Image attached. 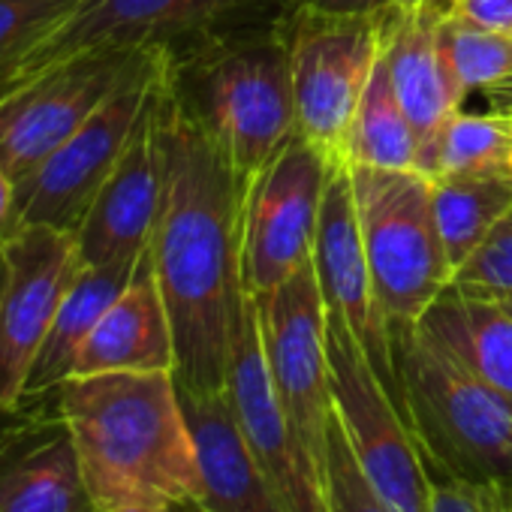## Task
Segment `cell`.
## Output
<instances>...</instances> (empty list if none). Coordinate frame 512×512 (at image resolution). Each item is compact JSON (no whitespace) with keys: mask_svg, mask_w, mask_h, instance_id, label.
<instances>
[{"mask_svg":"<svg viewBox=\"0 0 512 512\" xmlns=\"http://www.w3.org/2000/svg\"><path fill=\"white\" fill-rule=\"evenodd\" d=\"M509 172H512V115H509Z\"/></svg>","mask_w":512,"mask_h":512,"instance_id":"cell-38","label":"cell"},{"mask_svg":"<svg viewBox=\"0 0 512 512\" xmlns=\"http://www.w3.org/2000/svg\"><path fill=\"white\" fill-rule=\"evenodd\" d=\"M163 64L166 52H148L124 85L61 148H55L34 175L16 184V226L79 232L133 136Z\"/></svg>","mask_w":512,"mask_h":512,"instance_id":"cell-10","label":"cell"},{"mask_svg":"<svg viewBox=\"0 0 512 512\" xmlns=\"http://www.w3.org/2000/svg\"><path fill=\"white\" fill-rule=\"evenodd\" d=\"M329 494H332V506L335 512H392L368 485L335 410L332 419V431H329Z\"/></svg>","mask_w":512,"mask_h":512,"instance_id":"cell-29","label":"cell"},{"mask_svg":"<svg viewBox=\"0 0 512 512\" xmlns=\"http://www.w3.org/2000/svg\"><path fill=\"white\" fill-rule=\"evenodd\" d=\"M115 512H193V506H121Z\"/></svg>","mask_w":512,"mask_h":512,"instance_id":"cell-36","label":"cell"},{"mask_svg":"<svg viewBox=\"0 0 512 512\" xmlns=\"http://www.w3.org/2000/svg\"><path fill=\"white\" fill-rule=\"evenodd\" d=\"M0 250L7 263L0 293V410L16 413L82 260L76 232L55 226H16Z\"/></svg>","mask_w":512,"mask_h":512,"instance_id":"cell-14","label":"cell"},{"mask_svg":"<svg viewBox=\"0 0 512 512\" xmlns=\"http://www.w3.org/2000/svg\"><path fill=\"white\" fill-rule=\"evenodd\" d=\"M163 196L148 244L175 338L181 395L226 392L232 305L241 293V184L220 145L160 82Z\"/></svg>","mask_w":512,"mask_h":512,"instance_id":"cell-1","label":"cell"},{"mask_svg":"<svg viewBox=\"0 0 512 512\" xmlns=\"http://www.w3.org/2000/svg\"><path fill=\"white\" fill-rule=\"evenodd\" d=\"M7 284V263H4V250H0V293H4Z\"/></svg>","mask_w":512,"mask_h":512,"instance_id":"cell-37","label":"cell"},{"mask_svg":"<svg viewBox=\"0 0 512 512\" xmlns=\"http://www.w3.org/2000/svg\"><path fill=\"white\" fill-rule=\"evenodd\" d=\"M55 395L100 512L199 503L196 440L172 371L70 377Z\"/></svg>","mask_w":512,"mask_h":512,"instance_id":"cell-2","label":"cell"},{"mask_svg":"<svg viewBox=\"0 0 512 512\" xmlns=\"http://www.w3.org/2000/svg\"><path fill=\"white\" fill-rule=\"evenodd\" d=\"M299 0H79L73 16L43 40L0 94L85 52L184 55L226 34L290 22Z\"/></svg>","mask_w":512,"mask_h":512,"instance_id":"cell-5","label":"cell"},{"mask_svg":"<svg viewBox=\"0 0 512 512\" xmlns=\"http://www.w3.org/2000/svg\"><path fill=\"white\" fill-rule=\"evenodd\" d=\"M16 229V181L0 163V244Z\"/></svg>","mask_w":512,"mask_h":512,"instance_id":"cell-33","label":"cell"},{"mask_svg":"<svg viewBox=\"0 0 512 512\" xmlns=\"http://www.w3.org/2000/svg\"><path fill=\"white\" fill-rule=\"evenodd\" d=\"M452 13L485 31L512 34V0H458Z\"/></svg>","mask_w":512,"mask_h":512,"instance_id":"cell-31","label":"cell"},{"mask_svg":"<svg viewBox=\"0 0 512 512\" xmlns=\"http://www.w3.org/2000/svg\"><path fill=\"white\" fill-rule=\"evenodd\" d=\"M482 94H485V100H488L491 112H497V115H506V118L512 115V73H509L506 79L494 82L491 88H485Z\"/></svg>","mask_w":512,"mask_h":512,"instance_id":"cell-34","label":"cell"},{"mask_svg":"<svg viewBox=\"0 0 512 512\" xmlns=\"http://www.w3.org/2000/svg\"><path fill=\"white\" fill-rule=\"evenodd\" d=\"M311 260H314L317 281L326 299V311L347 320L368 362L374 365L377 377L401 404L389 320L383 314V305L377 299L374 278L368 269L365 241H362L359 214H356V196H353V178H350L347 163L335 166L326 184Z\"/></svg>","mask_w":512,"mask_h":512,"instance_id":"cell-15","label":"cell"},{"mask_svg":"<svg viewBox=\"0 0 512 512\" xmlns=\"http://www.w3.org/2000/svg\"><path fill=\"white\" fill-rule=\"evenodd\" d=\"M193 512H202V509H199V506H193Z\"/></svg>","mask_w":512,"mask_h":512,"instance_id":"cell-40","label":"cell"},{"mask_svg":"<svg viewBox=\"0 0 512 512\" xmlns=\"http://www.w3.org/2000/svg\"><path fill=\"white\" fill-rule=\"evenodd\" d=\"M148 58V52H85L0 100V163L19 184L61 148Z\"/></svg>","mask_w":512,"mask_h":512,"instance_id":"cell-13","label":"cell"},{"mask_svg":"<svg viewBox=\"0 0 512 512\" xmlns=\"http://www.w3.org/2000/svg\"><path fill=\"white\" fill-rule=\"evenodd\" d=\"M422 175H488L509 172V118L497 112H455L431 145L422 148Z\"/></svg>","mask_w":512,"mask_h":512,"instance_id":"cell-25","label":"cell"},{"mask_svg":"<svg viewBox=\"0 0 512 512\" xmlns=\"http://www.w3.org/2000/svg\"><path fill=\"white\" fill-rule=\"evenodd\" d=\"M440 22L443 19L437 16L395 7L383 37V61L389 67L392 88L419 136V154L464 103L440 46Z\"/></svg>","mask_w":512,"mask_h":512,"instance_id":"cell-19","label":"cell"},{"mask_svg":"<svg viewBox=\"0 0 512 512\" xmlns=\"http://www.w3.org/2000/svg\"><path fill=\"white\" fill-rule=\"evenodd\" d=\"M344 160L350 166H368V169H416L419 166V136L392 88L383 52L359 100V109L347 136Z\"/></svg>","mask_w":512,"mask_h":512,"instance_id":"cell-24","label":"cell"},{"mask_svg":"<svg viewBox=\"0 0 512 512\" xmlns=\"http://www.w3.org/2000/svg\"><path fill=\"white\" fill-rule=\"evenodd\" d=\"M419 326L512 404V311L500 299L449 287L425 311Z\"/></svg>","mask_w":512,"mask_h":512,"instance_id":"cell-21","label":"cell"},{"mask_svg":"<svg viewBox=\"0 0 512 512\" xmlns=\"http://www.w3.org/2000/svg\"><path fill=\"white\" fill-rule=\"evenodd\" d=\"M389 335L401 410L431 476L512 491V404L419 323Z\"/></svg>","mask_w":512,"mask_h":512,"instance_id":"cell-4","label":"cell"},{"mask_svg":"<svg viewBox=\"0 0 512 512\" xmlns=\"http://www.w3.org/2000/svg\"><path fill=\"white\" fill-rule=\"evenodd\" d=\"M389 13L347 19L296 13L293 19L290 64L296 130L335 163H347V136L380 61Z\"/></svg>","mask_w":512,"mask_h":512,"instance_id":"cell-11","label":"cell"},{"mask_svg":"<svg viewBox=\"0 0 512 512\" xmlns=\"http://www.w3.org/2000/svg\"><path fill=\"white\" fill-rule=\"evenodd\" d=\"M79 7V0H0V94L31 58Z\"/></svg>","mask_w":512,"mask_h":512,"instance_id":"cell-27","label":"cell"},{"mask_svg":"<svg viewBox=\"0 0 512 512\" xmlns=\"http://www.w3.org/2000/svg\"><path fill=\"white\" fill-rule=\"evenodd\" d=\"M115 371H175L172 323L148 250L142 253L127 290L100 317L73 365V377Z\"/></svg>","mask_w":512,"mask_h":512,"instance_id":"cell-18","label":"cell"},{"mask_svg":"<svg viewBox=\"0 0 512 512\" xmlns=\"http://www.w3.org/2000/svg\"><path fill=\"white\" fill-rule=\"evenodd\" d=\"M350 178L383 314L389 326H413L452 287L434 217V181L416 169L368 166H350Z\"/></svg>","mask_w":512,"mask_h":512,"instance_id":"cell-6","label":"cell"},{"mask_svg":"<svg viewBox=\"0 0 512 512\" xmlns=\"http://www.w3.org/2000/svg\"><path fill=\"white\" fill-rule=\"evenodd\" d=\"M452 287L470 296L512 299V208L452 275Z\"/></svg>","mask_w":512,"mask_h":512,"instance_id":"cell-28","label":"cell"},{"mask_svg":"<svg viewBox=\"0 0 512 512\" xmlns=\"http://www.w3.org/2000/svg\"><path fill=\"white\" fill-rule=\"evenodd\" d=\"M290 31L293 19L166 55L169 91L220 145L241 190L296 136Z\"/></svg>","mask_w":512,"mask_h":512,"instance_id":"cell-3","label":"cell"},{"mask_svg":"<svg viewBox=\"0 0 512 512\" xmlns=\"http://www.w3.org/2000/svg\"><path fill=\"white\" fill-rule=\"evenodd\" d=\"M500 302H503V305H506V308L512 311V299H500Z\"/></svg>","mask_w":512,"mask_h":512,"instance_id":"cell-39","label":"cell"},{"mask_svg":"<svg viewBox=\"0 0 512 512\" xmlns=\"http://www.w3.org/2000/svg\"><path fill=\"white\" fill-rule=\"evenodd\" d=\"M166 70V64H163ZM139 115V124L100 187L88 217L82 220L76 241L82 266H118L139 263L151 244L160 196H163V142H160V82Z\"/></svg>","mask_w":512,"mask_h":512,"instance_id":"cell-16","label":"cell"},{"mask_svg":"<svg viewBox=\"0 0 512 512\" xmlns=\"http://www.w3.org/2000/svg\"><path fill=\"white\" fill-rule=\"evenodd\" d=\"M440 46L464 100L512 73V34L485 31L449 13L440 22Z\"/></svg>","mask_w":512,"mask_h":512,"instance_id":"cell-26","label":"cell"},{"mask_svg":"<svg viewBox=\"0 0 512 512\" xmlns=\"http://www.w3.org/2000/svg\"><path fill=\"white\" fill-rule=\"evenodd\" d=\"M329 154L296 136L260 169L241 193V284L263 299L311 263L326 184L335 172Z\"/></svg>","mask_w":512,"mask_h":512,"instance_id":"cell-8","label":"cell"},{"mask_svg":"<svg viewBox=\"0 0 512 512\" xmlns=\"http://www.w3.org/2000/svg\"><path fill=\"white\" fill-rule=\"evenodd\" d=\"M226 401L256 470L281 506L287 512H335L329 473L311 458L284 413L263 350L260 308L244 287L232 305Z\"/></svg>","mask_w":512,"mask_h":512,"instance_id":"cell-7","label":"cell"},{"mask_svg":"<svg viewBox=\"0 0 512 512\" xmlns=\"http://www.w3.org/2000/svg\"><path fill=\"white\" fill-rule=\"evenodd\" d=\"M329 362L344 437L374 494L392 512H431L434 476L419 452L407 416L377 377L347 320L332 311Z\"/></svg>","mask_w":512,"mask_h":512,"instance_id":"cell-9","label":"cell"},{"mask_svg":"<svg viewBox=\"0 0 512 512\" xmlns=\"http://www.w3.org/2000/svg\"><path fill=\"white\" fill-rule=\"evenodd\" d=\"M458 0H398V10H407V13H428V16H437V19H446L452 10H455Z\"/></svg>","mask_w":512,"mask_h":512,"instance_id":"cell-35","label":"cell"},{"mask_svg":"<svg viewBox=\"0 0 512 512\" xmlns=\"http://www.w3.org/2000/svg\"><path fill=\"white\" fill-rule=\"evenodd\" d=\"M431 512H512V491L482 482L434 476Z\"/></svg>","mask_w":512,"mask_h":512,"instance_id":"cell-30","label":"cell"},{"mask_svg":"<svg viewBox=\"0 0 512 512\" xmlns=\"http://www.w3.org/2000/svg\"><path fill=\"white\" fill-rule=\"evenodd\" d=\"M398 0H299V13L314 16H386Z\"/></svg>","mask_w":512,"mask_h":512,"instance_id":"cell-32","label":"cell"},{"mask_svg":"<svg viewBox=\"0 0 512 512\" xmlns=\"http://www.w3.org/2000/svg\"><path fill=\"white\" fill-rule=\"evenodd\" d=\"M79 452L61 413L0 431V512H91Z\"/></svg>","mask_w":512,"mask_h":512,"instance_id":"cell-17","label":"cell"},{"mask_svg":"<svg viewBox=\"0 0 512 512\" xmlns=\"http://www.w3.org/2000/svg\"><path fill=\"white\" fill-rule=\"evenodd\" d=\"M91 512H100V509H97V506H94V509H91Z\"/></svg>","mask_w":512,"mask_h":512,"instance_id":"cell-41","label":"cell"},{"mask_svg":"<svg viewBox=\"0 0 512 512\" xmlns=\"http://www.w3.org/2000/svg\"><path fill=\"white\" fill-rule=\"evenodd\" d=\"M139 263H118V266H82L79 275L73 278L58 317L49 329V338L31 368L28 386H25V401L43 398L46 392H55L64 380L73 377L76 356L100 317L112 308V302L127 290L133 272Z\"/></svg>","mask_w":512,"mask_h":512,"instance_id":"cell-22","label":"cell"},{"mask_svg":"<svg viewBox=\"0 0 512 512\" xmlns=\"http://www.w3.org/2000/svg\"><path fill=\"white\" fill-rule=\"evenodd\" d=\"M256 308H260L266 362L284 413L311 458L326 470L335 392L329 362V311L314 260L278 290L256 299Z\"/></svg>","mask_w":512,"mask_h":512,"instance_id":"cell-12","label":"cell"},{"mask_svg":"<svg viewBox=\"0 0 512 512\" xmlns=\"http://www.w3.org/2000/svg\"><path fill=\"white\" fill-rule=\"evenodd\" d=\"M512 208V172L434 178V217L452 275Z\"/></svg>","mask_w":512,"mask_h":512,"instance_id":"cell-23","label":"cell"},{"mask_svg":"<svg viewBox=\"0 0 512 512\" xmlns=\"http://www.w3.org/2000/svg\"><path fill=\"white\" fill-rule=\"evenodd\" d=\"M199 470H202V512H287L256 470L241 431L232 419L226 392L211 398L181 395Z\"/></svg>","mask_w":512,"mask_h":512,"instance_id":"cell-20","label":"cell"}]
</instances>
